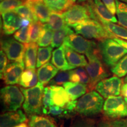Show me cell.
I'll return each mask as SVG.
<instances>
[{
  "label": "cell",
  "mask_w": 127,
  "mask_h": 127,
  "mask_svg": "<svg viewBox=\"0 0 127 127\" xmlns=\"http://www.w3.org/2000/svg\"><path fill=\"white\" fill-rule=\"evenodd\" d=\"M12 11L17 13L21 18L28 20L31 23L38 21L34 12L32 11L30 8L25 3L16 8Z\"/></svg>",
  "instance_id": "cell-34"
},
{
  "label": "cell",
  "mask_w": 127,
  "mask_h": 127,
  "mask_svg": "<svg viewBox=\"0 0 127 127\" xmlns=\"http://www.w3.org/2000/svg\"><path fill=\"white\" fill-rule=\"evenodd\" d=\"M14 38L16 40L23 44L30 43L29 34H28V27L21 28L14 33Z\"/></svg>",
  "instance_id": "cell-40"
},
{
  "label": "cell",
  "mask_w": 127,
  "mask_h": 127,
  "mask_svg": "<svg viewBox=\"0 0 127 127\" xmlns=\"http://www.w3.org/2000/svg\"><path fill=\"white\" fill-rule=\"evenodd\" d=\"M63 15L66 24L69 27L91 18L97 20L94 5L90 3L84 5H74L67 11L63 12Z\"/></svg>",
  "instance_id": "cell-5"
},
{
  "label": "cell",
  "mask_w": 127,
  "mask_h": 127,
  "mask_svg": "<svg viewBox=\"0 0 127 127\" xmlns=\"http://www.w3.org/2000/svg\"><path fill=\"white\" fill-rule=\"evenodd\" d=\"M21 89L14 85H8L1 90V101L5 111H15L21 107L25 100Z\"/></svg>",
  "instance_id": "cell-8"
},
{
  "label": "cell",
  "mask_w": 127,
  "mask_h": 127,
  "mask_svg": "<svg viewBox=\"0 0 127 127\" xmlns=\"http://www.w3.org/2000/svg\"><path fill=\"white\" fill-rule=\"evenodd\" d=\"M29 127H58L52 119L45 116L32 115L28 124Z\"/></svg>",
  "instance_id": "cell-28"
},
{
  "label": "cell",
  "mask_w": 127,
  "mask_h": 127,
  "mask_svg": "<svg viewBox=\"0 0 127 127\" xmlns=\"http://www.w3.org/2000/svg\"><path fill=\"white\" fill-rule=\"evenodd\" d=\"M68 112H68L65 108L60 107L59 106L53 105L50 107L48 114L55 116V117H63L65 114H67Z\"/></svg>",
  "instance_id": "cell-41"
},
{
  "label": "cell",
  "mask_w": 127,
  "mask_h": 127,
  "mask_svg": "<svg viewBox=\"0 0 127 127\" xmlns=\"http://www.w3.org/2000/svg\"><path fill=\"white\" fill-rule=\"evenodd\" d=\"M124 81H125V82H126V83H127V75L126 76V77L125 78Z\"/></svg>",
  "instance_id": "cell-50"
},
{
  "label": "cell",
  "mask_w": 127,
  "mask_h": 127,
  "mask_svg": "<svg viewBox=\"0 0 127 127\" xmlns=\"http://www.w3.org/2000/svg\"><path fill=\"white\" fill-rule=\"evenodd\" d=\"M58 72V69L51 63H48L37 70V75L39 82L44 85L48 84Z\"/></svg>",
  "instance_id": "cell-17"
},
{
  "label": "cell",
  "mask_w": 127,
  "mask_h": 127,
  "mask_svg": "<svg viewBox=\"0 0 127 127\" xmlns=\"http://www.w3.org/2000/svg\"><path fill=\"white\" fill-rule=\"evenodd\" d=\"M93 1L94 5L95 11L97 17L111 23H116L118 22L116 17L109 12L101 0H93Z\"/></svg>",
  "instance_id": "cell-24"
},
{
  "label": "cell",
  "mask_w": 127,
  "mask_h": 127,
  "mask_svg": "<svg viewBox=\"0 0 127 127\" xmlns=\"http://www.w3.org/2000/svg\"><path fill=\"white\" fill-rule=\"evenodd\" d=\"M51 11L63 13L74 5L72 0H43Z\"/></svg>",
  "instance_id": "cell-25"
},
{
  "label": "cell",
  "mask_w": 127,
  "mask_h": 127,
  "mask_svg": "<svg viewBox=\"0 0 127 127\" xmlns=\"http://www.w3.org/2000/svg\"><path fill=\"white\" fill-rule=\"evenodd\" d=\"M27 5L36 18L42 23H47L51 11L49 9L43 0H25Z\"/></svg>",
  "instance_id": "cell-14"
},
{
  "label": "cell",
  "mask_w": 127,
  "mask_h": 127,
  "mask_svg": "<svg viewBox=\"0 0 127 127\" xmlns=\"http://www.w3.org/2000/svg\"><path fill=\"white\" fill-rule=\"evenodd\" d=\"M71 82L83 84H90L91 78L86 69L83 67H79L74 70L70 71V78Z\"/></svg>",
  "instance_id": "cell-26"
},
{
  "label": "cell",
  "mask_w": 127,
  "mask_h": 127,
  "mask_svg": "<svg viewBox=\"0 0 127 127\" xmlns=\"http://www.w3.org/2000/svg\"><path fill=\"white\" fill-rule=\"evenodd\" d=\"M122 81L118 77L114 76L99 81L95 87L96 91L104 98L118 96L121 93Z\"/></svg>",
  "instance_id": "cell-11"
},
{
  "label": "cell",
  "mask_w": 127,
  "mask_h": 127,
  "mask_svg": "<svg viewBox=\"0 0 127 127\" xmlns=\"http://www.w3.org/2000/svg\"><path fill=\"white\" fill-rule=\"evenodd\" d=\"M72 32H74V31L68 25H66L62 29L55 31L51 46L52 48L60 47L63 44L66 36Z\"/></svg>",
  "instance_id": "cell-27"
},
{
  "label": "cell",
  "mask_w": 127,
  "mask_h": 127,
  "mask_svg": "<svg viewBox=\"0 0 127 127\" xmlns=\"http://www.w3.org/2000/svg\"><path fill=\"white\" fill-rule=\"evenodd\" d=\"M111 72L118 77L127 75V54L121 59L117 64L111 68Z\"/></svg>",
  "instance_id": "cell-35"
},
{
  "label": "cell",
  "mask_w": 127,
  "mask_h": 127,
  "mask_svg": "<svg viewBox=\"0 0 127 127\" xmlns=\"http://www.w3.org/2000/svg\"><path fill=\"white\" fill-rule=\"evenodd\" d=\"M104 104L102 96L94 91L84 95L77 101L75 110L79 115L84 117H92L102 111Z\"/></svg>",
  "instance_id": "cell-4"
},
{
  "label": "cell",
  "mask_w": 127,
  "mask_h": 127,
  "mask_svg": "<svg viewBox=\"0 0 127 127\" xmlns=\"http://www.w3.org/2000/svg\"><path fill=\"white\" fill-rule=\"evenodd\" d=\"M65 52L68 63L72 69L75 68L84 67L88 64L86 58L84 55L78 53L70 48L65 46Z\"/></svg>",
  "instance_id": "cell-20"
},
{
  "label": "cell",
  "mask_w": 127,
  "mask_h": 127,
  "mask_svg": "<svg viewBox=\"0 0 127 127\" xmlns=\"http://www.w3.org/2000/svg\"><path fill=\"white\" fill-rule=\"evenodd\" d=\"M52 90V99L54 105L64 108L71 101L65 88L57 85H50Z\"/></svg>",
  "instance_id": "cell-18"
},
{
  "label": "cell",
  "mask_w": 127,
  "mask_h": 127,
  "mask_svg": "<svg viewBox=\"0 0 127 127\" xmlns=\"http://www.w3.org/2000/svg\"><path fill=\"white\" fill-rule=\"evenodd\" d=\"M42 112L44 114H47L48 113L50 107L54 105L52 99V90L50 87H47L44 88L42 97Z\"/></svg>",
  "instance_id": "cell-38"
},
{
  "label": "cell",
  "mask_w": 127,
  "mask_h": 127,
  "mask_svg": "<svg viewBox=\"0 0 127 127\" xmlns=\"http://www.w3.org/2000/svg\"><path fill=\"white\" fill-rule=\"evenodd\" d=\"M3 20L2 30L6 35H9L20 29L21 18L14 11L1 14Z\"/></svg>",
  "instance_id": "cell-13"
},
{
  "label": "cell",
  "mask_w": 127,
  "mask_h": 127,
  "mask_svg": "<svg viewBox=\"0 0 127 127\" xmlns=\"http://www.w3.org/2000/svg\"><path fill=\"white\" fill-rule=\"evenodd\" d=\"M26 115L21 110L9 111L2 114L0 118L1 127H14L27 121Z\"/></svg>",
  "instance_id": "cell-15"
},
{
  "label": "cell",
  "mask_w": 127,
  "mask_h": 127,
  "mask_svg": "<svg viewBox=\"0 0 127 127\" xmlns=\"http://www.w3.org/2000/svg\"><path fill=\"white\" fill-rule=\"evenodd\" d=\"M64 45L72 50L82 54L100 55L98 45L94 41L87 39L79 34L72 32L66 36L64 41Z\"/></svg>",
  "instance_id": "cell-6"
},
{
  "label": "cell",
  "mask_w": 127,
  "mask_h": 127,
  "mask_svg": "<svg viewBox=\"0 0 127 127\" xmlns=\"http://www.w3.org/2000/svg\"><path fill=\"white\" fill-rule=\"evenodd\" d=\"M115 4L118 22L121 26L127 28V4L119 0H115Z\"/></svg>",
  "instance_id": "cell-33"
},
{
  "label": "cell",
  "mask_w": 127,
  "mask_h": 127,
  "mask_svg": "<svg viewBox=\"0 0 127 127\" xmlns=\"http://www.w3.org/2000/svg\"><path fill=\"white\" fill-rule=\"evenodd\" d=\"M44 24L39 21L31 22L28 26V34H29L30 42L36 43L38 40L39 35L42 28Z\"/></svg>",
  "instance_id": "cell-32"
},
{
  "label": "cell",
  "mask_w": 127,
  "mask_h": 127,
  "mask_svg": "<svg viewBox=\"0 0 127 127\" xmlns=\"http://www.w3.org/2000/svg\"><path fill=\"white\" fill-rule=\"evenodd\" d=\"M127 120L118 119L114 120H106L101 121L98 127H127Z\"/></svg>",
  "instance_id": "cell-39"
},
{
  "label": "cell",
  "mask_w": 127,
  "mask_h": 127,
  "mask_svg": "<svg viewBox=\"0 0 127 127\" xmlns=\"http://www.w3.org/2000/svg\"><path fill=\"white\" fill-rule=\"evenodd\" d=\"M104 114L114 120L127 117V105L121 96H112L108 98L103 107Z\"/></svg>",
  "instance_id": "cell-9"
},
{
  "label": "cell",
  "mask_w": 127,
  "mask_h": 127,
  "mask_svg": "<svg viewBox=\"0 0 127 127\" xmlns=\"http://www.w3.org/2000/svg\"><path fill=\"white\" fill-rule=\"evenodd\" d=\"M63 86L69 94L71 99L73 101L85 95L88 90L86 84L77 83V82L68 81L64 84Z\"/></svg>",
  "instance_id": "cell-21"
},
{
  "label": "cell",
  "mask_w": 127,
  "mask_h": 127,
  "mask_svg": "<svg viewBox=\"0 0 127 127\" xmlns=\"http://www.w3.org/2000/svg\"><path fill=\"white\" fill-rule=\"evenodd\" d=\"M72 1H73V2H75V1H76V0H72Z\"/></svg>",
  "instance_id": "cell-52"
},
{
  "label": "cell",
  "mask_w": 127,
  "mask_h": 127,
  "mask_svg": "<svg viewBox=\"0 0 127 127\" xmlns=\"http://www.w3.org/2000/svg\"><path fill=\"white\" fill-rule=\"evenodd\" d=\"M24 95L23 109L28 115H39L42 112L44 85L38 82L35 86L27 89L21 88Z\"/></svg>",
  "instance_id": "cell-3"
},
{
  "label": "cell",
  "mask_w": 127,
  "mask_h": 127,
  "mask_svg": "<svg viewBox=\"0 0 127 127\" xmlns=\"http://www.w3.org/2000/svg\"><path fill=\"white\" fill-rule=\"evenodd\" d=\"M98 48L105 64L113 67L123 57L127 54V49L114 38H106L99 41Z\"/></svg>",
  "instance_id": "cell-2"
},
{
  "label": "cell",
  "mask_w": 127,
  "mask_h": 127,
  "mask_svg": "<svg viewBox=\"0 0 127 127\" xmlns=\"http://www.w3.org/2000/svg\"><path fill=\"white\" fill-rule=\"evenodd\" d=\"M24 63L14 62L9 64L1 78L4 80V83L7 85L18 84L20 81L21 76L24 70Z\"/></svg>",
  "instance_id": "cell-12"
},
{
  "label": "cell",
  "mask_w": 127,
  "mask_h": 127,
  "mask_svg": "<svg viewBox=\"0 0 127 127\" xmlns=\"http://www.w3.org/2000/svg\"><path fill=\"white\" fill-rule=\"evenodd\" d=\"M52 48L51 47H39L38 50L36 67L39 68L48 63L52 55Z\"/></svg>",
  "instance_id": "cell-31"
},
{
  "label": "cell",
  "mask_w": 127,
  "mask_h": 127,
  "mask_svg": "<svg viewBox=\"0 0 127 127\" xmlns=\"http://www.w3.org/2000/svg\"><path fill=\"white\" fill-rule=\"evenodd\" d=\"M121 94L123 96H124V98H127V83L126 82L122 85Z\"/></svg>",
  "instance_id": "cell-45"
},
{
  "label": "cell",
  "mask_w": 127,
  "mask_h": 127,
  "mask_svg": "<svg viewBox=\"0 0 127 127\" xmlns=\"http://www.w3.org/2000/svg\"><path fill=\"white\" fill-rule=\"evenodd\" d=\"M120 1H121V2H124L125 4H127V0H120Z\"/></svg>",
  "instance_id": "cell-49"
},
{
  "label": "cell",
  "mask_w": 127,
  "mask_h": 127,
  "mask_svg": "<svg viewBox=\"0 0 127 127\" xmlns=\"http://www.w3.org/2000/svg\"><path fill=\"white\" fill-rule=\"evenodd\" d=\"M75 33L87 39H95L101 41L106 38H115L113 34L109 32L102 24L94 19L83 21L70 26Z\"/></svg>",
  "instance_id": "cell-1"
},
{
  "label": "cell",
  "mask_w": 127,
  "mask_h": 127,
  "mask_svg": "<svg viewBox=\"0 0 127 127\" xmlns=\"http://www.w3.org/2000/svg\"><path fill=\"white\" fill-rule=\"evenodd\" d=\"M38 81L37 72L35 69H27L21 76L19 84L25 88L33 87L37 84Z\"/></svg>",
  "instance_id": "cell-23"
},
{
  "label": "cell",
  "mask_w": 127,
  "mask_h": 127,
  "mask_svg": "<svg viewBox=\"0 0 127 127\" xmlns=\"http://www.w3.org/2000/svg\"><path fill=\"white\" fill-rule=\"evenodd\" d=\"M1 1H3V0H1Z\"/></svg>",
  "instance_id": "cell-53"
},
{
  "label": "cell",
  "mask_w": 127,
  "mask_h": 127,
  "mask_svg": "<svg viewBox=\"0 0 127 127\" xmlns=\"http://www.w3.org/2000/svg\"><path fill=\"white\" fill-rule=\"evenodd\" d=\"M30 23H31V22H30L28 20H27V19L21 18V20L20 27L21 28L28 27V26H29V25L30 24Z\"/></svg>",
  "instance_id": "cell-46"
},
{
  "label": "cell",
  "mask_w": 127,
  "mask_h": 127,
  "mask_svg": "<svg viewBox=\"0 0 127 127\" xmlns=\"http://www.w3.org/2000/svg\"><path fill=\"white\" fill-rule=\"evenodd\" d=\"M98 21L102 24L104 28L111 34H113L116 38H120L121 39L127 41V28L121 25H118L111 22L107 21L96 16Z\"/></svg>",
  "instance_id": "cell-22"
},
{
  "label": "cell",
  "mask_w": 127,
  "mask_h": 127,
  "mask_svg": "<svg viewBox=\"0 0 127 127\" xmlns=\"http://www.w3.org/2000/svg\"><path fill=\"white\" fill-rule=\"evenodd\" d=\"M47 24L51 29L53 31H57L62 29L68 25L65 21L63 13H58L54 11L51 12Z\"/></svg>",
  "instance_id": "cell-29"
},
{
  "label": "cell",
  "mask_w": 127,
  "mask_h": 127,
  "mask_svg": "<svg viewBox=\"0 0 127 127\" xmlns=\"http://www.w3.org/2000/svg\"><path fill=\"white\" fill-rule=\"evenodd\" d=\"M102 1L109 11V12L113 15H115L117 12L115 0H102Z\"/></svg>",
  "instance_id": "cell-44"
},
{
  "label": "cell",
  "mask_w": 127,
  "mask_h": 127,
  "mask_svg": "<svg viewBox=\"0 0 127 127\" xmlns=\"http://www.w3.org/2000/svg\"><path fill=\"white\" fill-rule=\"evenodd\" d=\"M115 40L118 42L119 44H120L121 45H123L124 47H125V48L127 49V41L124 40V39H119L117 38H114Z\"/></svg>",
  "instance_id": "cell-47"
},
{
  "label": "cell",
  "mask_w": 127,
  "mask_h": 127,
  "mask_svg": "<svg viewBox=\"0 0 127 127\" xmlns=\"http://www.w3.org/2000/svg\"><path fill=\"white\" fill-rule=\"evenodd\" d=\"M25 0H3L1 2V14L12 11L16 8L23 5Z\"/></svg>",
  "instance_id": "cell-36"
},
{
  "label": "cell",
  "mask_w": 127,
  "mask_h": 127,
  "mask_svg": "<svg viewBox=\"0 0 127 127\" xmlns=\"http://www.w3.org/2000/svg\"><path fill=\"white\" fill-rule=\"evenodd\" d=\"M38 44L30 42L25 44L24 64L27 69H35L36 66V60L38 47Z\"/></svg>",
  "instance_id": "cell-19"
},
{
  "label": "cell",
  "mask_w": 127,
  "mask_h": 127,
  "mask_svg": "<svg viewBox=\"0 0 127 127\" xmlns=\"http://www.w3.org/2000/svg\"><path fill=\"white\" fill-rule=\"evenodd\" d=\"M8 57L5 53L2 50H1L0 52V64H1V69H0V72H1V77H2L3 73H4L5 69H6L8 65Z\"/></svg>",
  "instance_id": "cell-42"
},
{
  "label": "cell",
  "mask_w": 127,
  "mask_h": 127,
  "mask_svg": "<svg viewBox=\"0 0 127 127\" xmlns=\"http://www.w3.org/2000/svg\"><path fill=\"white\" fill-rule=\"evenodd\" d=\"M99 55L94 54L86 55L88 62L85 69L91 78V82L89 84L90 90L95 88L98 82L109 76V73L100 60Z\"/></svg>",
  "instance_id": "cell-7"
},
{
  "label": "cell",
  "mask_w": 127,
  "mask_h": 127,
  "mask_svg": "<svg viewBox=\"0 0 127 127\" xmlns=\"http://www.w3.org/2000/svg\"><path fill=\"white\" fill-rule=\"evenodd\" d=\"M71 127H95V125L91 120H81L75 122Z\"/></svg>",
  "instance_id": "cell-43"
},
{
  "label": "cell",
  "mask_w": 127,
  "mask_h": 127,
  "mask_svg": "<svg viewBox=\"0 0 127 127\" xmlns=\"http://www.w3.org/2000/svg\"><path fill=\"white\" fill-rule=\"evenodd\" d=\"M51 63L61 71H68L72 69L66 60L64 44L53 51Z\"/></svg>",
  "instance_id": "cell-16"
},
{
  "label": "cell",
  "mask_w": 127,
  "mask_h": 127,
  "mask_svg": "<svg viewBox=\"0 0 127 127\" xmlns=\"http://www.w3.org/2000/svg\"><path fill=\"white\" fill-rule=\"evenodd\" d=\"M53 30H51L47 23L44 24L43 28L39 35L37 44L39 47H48L51 44L53 38Z\"/></svg>",
  "instance_id": "cell-30"
},
{
  "label": "cell",
  "mask_w": 127,
  "mask_h": 127,
  "mask_svg": "<svg viewBox=\"0 0 127 127\" xmlns=\"http://www.w3.org/2000/svg\"><path fill=\"white\" fill-rule=\"evenodd\" d=\"M124 100H125V102H126V104L127 105V98H124Z\"/></svg>",
  "instance_id": "cell-51"
},
{
  "label": "cell",
  "mask_w": 127,
  "mask_h": 127,
  "mask_svg": "<svg viewBox=\"0 0 127 127\" xmlns=\"http://www.w3.org/2000/svg\"><path fill=\"white\" fill-rule=\"evenodd\" d=\"M1 50L4 51L10 61L24 63L25 45L14 38L9 37L3 39L1 41Z\"/></svg>",
  "instance_id": "cell-10"
},
{
  "label": "cell",
  "mask_w": 127,
  "mask_h": 127,
  "mask_svg": "<svg viewBox=\"0 0 127 127\" xmlns=\"http://www.w3.org/2000/svg\"><path fill=\"white\" fill-rule=\"evenodd\" d=\"M69 78H70V71H60L49 82V84L50 85L59 86L68 82L69 80Z\"/></svg>",
  "instance_id": "cell-37"
},
{
  "label": "cell",
  "mask_w": 127,
  "mask_h": 127,
  "mask_svg": "<svg viewBox=\"0 0 127 127\" xmlns=\"http://www.w3.org/2000/svg\"><path fill=\"white\" fill-rule=\"evenodd\" d=\"M14 127H28V125L26 123H23L20 124H19V125H16V126Z\"/></svg>",
  "instance_id": "cell-48"
},
{
  "label": "cell",
  "mask_w": 127,
  "mask_h": 127,
  "mask_svg": "<svg viewBox=\"0 0 127 127\" xmlns=\"http://www.w3.org/2000/svg\"></svg>",
  "instance_id": "cell-54"
}]
</instances>
